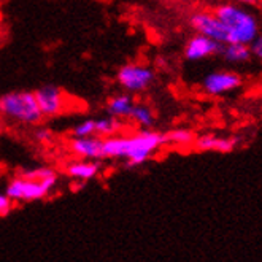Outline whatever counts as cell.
<instances>
[{
    "instance_id": "6da1fadb",
    "label": "cell",
    "mask_w": 262,
    "mask_h": 262,
    "mask_svg": "<svg viewBox=\"0 0 262 262\" xmlns=\"http://www.w3.org/2000/svg\"><path fill=\"white\" fill-rule=\"evenodd\" d=\"M165 145V134L154 129H138L130 135L118 134L103 140V159H121L129 168L140 167Z\"/></svg>"
},
{
    "instance_id": "7a4b0ae2",
    "label": "cell",
    "mask_w": 262,
    "mask_h": 262,
    "mask_svg": "<svg viewBox=\"0 0 262 262\" xmlns=\"http://www.w3.org/2000/svg\"><path fill=\"white\" fill-rule=\"evenodd\" d=\"M59 173L53 167H34L24 168L16 177H13L5 188L7 197L13 204H27L43 200L56 189Z\"/></svg>"
},
{
    "instance_id": "3957f363",
    "label": "cell",
    "mask_w": 262,
    "mask_h": 262,
    "mask_svg": "<svg viewBox=\"0 0 262 262\" xmlns=\"http://www.w3.org/2000/svg\"><path fill=\"white\" fill-rule=\"evenodd\" d=\"M213 14L221 21L226 29L227 43H238L248 46L259 35V26L256 18L250 11H246L238 5H220Z\"/></svg>"
},
{
    "instance_id": "277c9868",
    "label": "cell",
    "mask_w": 262,
    "mask_h": 262,
    "mask_svg": "<svg viewBox=\"0 0 262 262\" xmlns=\"http://www.w3.org/2000/svg\"><path fill=\"white\" fill-rule=\"evenodd\" d=\"M0 116L23 126H38L43 121L34 91H10L0 96Z\"/></svg>"
},
{
    "instance_id": "5b68a950",
    "label": "cell",
    "mask_w": 262,
    "mask_h": 262,
    "mask_svg": "<svg viewBox=\"0 0 262 262\" xmlns=\"http://www.w3.org/2000/svg\"><path fill=\"white\" fill-rule=\"evenodd\" d=\"M154 81V70L148 66L129 62L116 72V83L127 94H138L146 91Z\"/></svg>"
},
{
    "instance_id": "8992f818",
    "label": "cell",
    "mask_w": 262,
    "mask_h": 262,
    "mask_svg": "<svg viewBox=\"0 0 262 262\" xmlns=\"http://www.w3.org/2000/svg\"><path fill=\"white\" fill-rule=\"evenodd\" d=\"M43 118H53L66 112V92L56 84H43L34 91Z\"/></svg>"
},
{
    "instance_id": "52a82bcc",
    "label": "cell",
    "mask_w": 262,
    "mask_h": 262,
    "mask_svg": "<svg viewBox=\"0 0 262 262\" xmlns=\"http://www.w3.org/2000/svg\"><path fill=\"white\" fill-rule=\"evenodd\" d=\"M191 26L199 35H204L220 45H227V32L221 21L213 13L200 11L191 16Z\"/></svg>"
},
{
    "instance_id": "ba28073f",
    "label": "cell",
    "mask_w": 262,
    "mask_h": 262,
    "mask_svg": "<svg viewBox=\"0 0 262 262\" xmlns=\"http://www.w3.org/2000/svg\"><path fill=\"white\" fill-rule=\"evenodd\" d=\"M240 84L242 78L232 72H213L208 73L202 81V88L208 96L227 94V92L240 88Z\"/></svg>"
},
{
    "instance_id": "9c48e42d",
    "label": "cell",
    "mask_w": 262,
    "mask_h": 262,
    "mask_svg": "<svg viewBox=\"0 0 262 262\" xmlns=\"http://www.w3.org/2000/svg\"><path fill=\"white\" fill-rule=\"evenodd\" d=\"M69 151L83 161H102L103 159V140L99 137L70 138Z\"/></svg>"
},
{
    "instance_id": "30bf717a",
    "label": "cell",
    "mask_w": 262,
    "mask_h": 262,
    "mask_svg": "<svg viewBox=\"0 0 262 262\" xmlns=\"http://www.w3.org/2000/svg\"><path fill=\"white\" fill-rule=\"evenodd\" d=\"M223 50V45L213 41L204 35L195 34L194 37H191L184 46V57L188 60H202L208 56L218 54Z\"/></svg>"
},
{
    "instance_id": "8fae6325",
    "label": "cell",
    "mask_w": 262,
    "mask_h": 262,
    "mask_svg": "<svg viewBox=\"0 0 262 262\" xmlns=\"http://www.w3.org/2000/svg\"><path fill=\"white\" fill-rule=\"evenodd\" d=\"M64 173L73 181L88 183L102 173V164L100 161H72L66 165Z\"/></svg>"
},
{
    "instance_id": "7c38bea8",
    "label": "cell",
    "mask_w": 262,
    "mask_h": 262,
    "mask_svg": "<svg viewBox=\"0 0 262 262\" xmlns=\"http://www.w3.org/2000/svg\"><path fill=\"white\" fill-rule=\"evenodd\" d=\"M238 140L234 137H216L213 134H207V135H200L195 138L194 146L197 151H211V152H221V154H227L232 152L237 146Z\"/></svg>"
},
{
    "instance_id": "4fadbf2b",
    "label": "cell",
    "mask_w": 262,
    "mask_h": 262,
    "mask_svg": "<svg viewBox=\"0 0 262 262\" xmlns=\"http://www.w3.org/2000/svg\"><path fill=\"white\" fill-rule=\"evenodd\" d=\"M135 105V100L127 92H119V94L112 96L105 103V112L108 116H113L116 119H126L129 118L132 108Z\"/></svg>"
},
{
    "instance_id": "5bb4252c",
    "label": "cell",
    "mask_w": 262,
    "mask_h": 262,
    "mask_svg": "<svg viewBox=\"0 0 262 262\" xmlns=\"http://www.w3.org/2000/svg\"><path fill=\"white\" fill-rule=\"evenodd\" d=\"M122 129V122L121 119H116L113 116H100L94 118V137H99L102 140L113 135H118L119 130Z\"/></svg>"
},
{
    "instance_id": "9a60e30c",
    "label": "cell",
    "mask_w": 262,
    "mask_h": 262,
    "mask_svg": "<svg viewBox=\"0 0 262 262\" xmlns=\"http://www.w3.org/2000/svg\"><path fill=\"white\" fill-rule=\"evenodd\" d=\"M127 119H130L134 124L138 126L140 129H152L154 121H156L151 106H148L146 103H137V102H135Z\"/></svg>"
},
{
    "instance_id": "2e32d148",
    "label": "cell",
    "mask_w": 262,
    "mask_h": 262,
    "mask_svg": "<svg viewBox=\"0 0 262 262\" xmlns=\"http://www.w3.org/2000/svg\"><path fill=\"white\" fill-rule=\"evenodd\" d=\"M224 59L227 62H232V64H243V62H248L250 57H251V50L248 48L246 45H238V43H227L223 45V50H221Z\"/></svg>"
},
{
    "instance_id": "e0dca14e",
    "label": "cell",
    "mask_w": 262,
    "mask_h": 262,
    "mask_svg": "<svg viewBox=\"0 0 262 262\" xmlns=\"http://www.w3.org/2000/svg\"><path fill=\"white\" fill-rule=\"evenodd\" d=\"M195 138L197 137L191 129H184V127H178V129H173L165 134L167 145L172 143V145H178V146H188V145H194Z\"/></svg>"
},
{
    "instance_id": "ac0fdd59",
    "label": "cell",
    "mask_w": 262,
    "mask_h": 262,
    "mask_svg": "<svg viewBox=\"0 0 262 262\" xmlns=\"http://www.w3.org/2000/svg\"><path fill=\"white\" fill-rule=\"evenodd\" d=\"M53 130L50 127H38L34 132V140L40 145H48L53 142Z\"/></svg>"
},
{
    "instance_id": "d6986e66",
    "label": "cell",
    "mask_w": 262,
    "mask_h": 262,
    "mask_svg": "<svg viewBox=\"0 0 262 262\" xmlns=\"http://www.w3.org/2000/svg\"><path fill=\"white\" fill-rule=\"evenodd\" d=\"M13 207H14V204L7 197V194L0 192V218H4V216H7V214H10Z\"/></svg>"
},
{
    "instance_id": "ffe728a7",
    "label": "cell",
    "mask_w": 262,
    "mask_h": 262,
    "mask_svg": "<svg viewBox=\"0 0 262 262\" xmlns=\"http://www.w3.org/2000/svg\"><path fill=\"white\" fill-rule=\"evenodd\" d=\"M251 54H254L256 57L262 59V35H257L254 38V41L251 43Z\"/></svg>"
},
{
    "instance_id": "44dd1931",
    "label": "cell",
    "mask_w": 262,
    "mask_h": 262,
    "mask_svg": "<svg viewBox=\"0 0 262 262\" xmlns=\"http://www.w3.org/2000/svg\"><path fill=\"white\" fill-rule=\"evenodd\" d=\"M5 129H7V124H5V119L0 116V137L4 135V132H5Z\"/></svg>"
},
{
    "instance_id": "7402d4cb",
    "label": "cell",
    "mask_w": 262,
    "mask_h": 262,
    "mask_svg": "<svg viewBox=\"0 0 262 262\" xmlns=\"http://www.w3.org/2000/svg\"><path fill=\"white\" fill-rule=\"evenodd\" d=\"M240 2H243V4H254L256 0H240Z\"/></svg>"
}]
</instances>
